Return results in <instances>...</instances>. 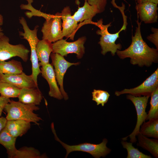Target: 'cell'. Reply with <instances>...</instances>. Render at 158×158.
<instances>
[{
	"instance_id": "8fae6325",
	"label": "cell",
	"mask_w": 158,
	"mask_h": 158,
	"mask_svg": "<svg viewBox=\"0 0 158 158\" xmlns=\"http://www.w3.org/2000/svg\"><path fill=\"white\" fill-rule=\"evenodd\" d=\"M50 57L52 63L54 66L56 80L59 85L60 90L64 99L66 100L68 98L67 93L64 90L63 87V79L64 74L67 69L72 65H77L79 62L71 63L67 61L63 56L56 53H51Z\"/></svg>"
},
{
	"instance_id": "30bf717a",
	"label": "cell",
	"mask_w": 158,
	"mask_h": 158,
	"mask_svg": "<svg viewBox=\"0 0 158 158\" xmlns=\"http://www.w3.org/2000/svg\"><path fill=\"white\" fill-rule=\"evenodd\" d=\"M158 87V68L143 82L134 88L125 89L120 91H116L115 95L118 96L125 94H129L136 97L149 96Z\"/></svg>"
},
{
	"instance_id": "ffe728a7",
	"label": "cell",
	"mask_w": 158,
	"mask_h": 158,
	"mask_svg": "<svg viewBox=\"0 0 158 158\" xmlns=\"http://www.w3.org/2000/svg\"><path fill=\"white\" fill-rule=\"evenodd\" d=\"M136 136L138 141L137 145L149 152L154 157L158 158V139L148 138L142 134L140 132Z\"/></svg>"
},
{
	"instance_id": "4316f807",
	"label": "cell",
	"mask_w": 158,
	"mask_h": 158,
	"mask_svg": "<svg viewBox=\"0 0 158 158\" xmlns=\"http://www.w3.org/2000/svg\"><path fill=\"white\" fill-rule=\"evenodd\" d=\"M150 96V109L147 114L146 120L158 118V87Z\"/></svg>"
},
{
	"instance_id": "8992f818",
	"label": "cell",
	"mask_w": 158,
	"mask_h": 158,
	"mask_svg": "<svg viewBox=\"0 0 158 158\" xmlns=\"http://www.w3.org/2000/svg\"><path fill=\"white\" fill-rule=\"evenodd\" d=\"M150 97L145 96L136 97L130 94L126 95L127 99L130 100L135 107L137 114V121L132 132L129 135L122 138V140L126 141L129 137L130 142L133 143L136 142V136L139 132L140 128L146 119L147 114L146 112V109Z\"/></svg>"
},
{
	"instance_id": "83f0119b",
	"label": "cell",
	"mask_w": 158,
	"mask_h": 158,
	"mask_svg": "<svg viewBox=\"0 0 158 158\" xmlns=\"http://www.w3.org/2000/svg\"><path fill=\"white\" fill-rule=\"evenodd\" d=\"M92 94V100L95 101L97 105L101 104L102 106L107 102L110 96L107 91L99 90H94Z\"/></svg>"
},
{
	"instance_id": "e575fe53",
	"label": "cell",
	"mask_w": 158,
	"mask_h": 158,
	"mask_svg": "<svg viewBox=\"0 0 158 158\" xmlns=\"http://www.w3.org/2000/svg\"><path fill=\"white\" fill-rule=\"evenodd\" d=\"M3 31V30L1 28H0V37L4 35V34Z\"/></svg>"
},
{
	"instance_id": "d6a6232c",
	"label": "cell",
	"mask_w": 158,
	"mask_h": 158,
	"mask_svg": "<svg viewBox=\"0 0 158 158\" xmlns=\"http://www.w3.org/2000/svg\"><path fill=\"white\" fill-rule=\"evenodd\" d=\"M137 4H140L145 2H151L158 4V0H135Z\"/></svg>"
},
{
	"instance_id": "836d02e7",
	"label": "cell",
	"mask_w": 158,
	"mask_h": 158,
	"mask_svg": "<svg viewBox=\"0 0 158 158\" xmlns=\"http://www.w3.org/2000/svg\"><path fill=\"white\" fill-rule=\"evenodd\" d=\"M4 18L2 15L0 14V28L3 24Z\"/></svg>"
},
{
	"instance_id": "f546056e",
	"label": "cell",
	"mask_w": 158,
	"mask_h": 158,
	"mask_svg": "<svg viewBox=\"0 0 158 158\" xmlns=\"http://www.w3.org/2000/svg\"><path fill=\"white\" fill-rule=\"evenodd\" d=\"M151 30L153 33L148 36L147 39L153 43L156 49H158V29L157 28H152Z\"/></svg>"
},
{
	"instance_id": "3957f363",
	"label": "cell",
	"mask_w": 158,
	"mask_h": 158,
	"mask_svg": "<svg viewBox=\"0 0 158 158\" xmlns=\"http://www.w3.org/2000/svg\"><path fill=\"white\" fill-rule=\"evenodd\" d=\"M39 108L33 104H27L19 101L10 100L4 109L7 113L6 118L8 120H23L32 122L39 125L38 123L42 119L38 115L33 112Z\"/></svg>"
},
{
	"instance_id": "52a82bcc",
	"label": "cell",
	"mask_w": 158,
	"mask_h": 158,
	"mask_svg": "<svg viewBox=\"0 0 158 158\" xmlns=\"http://www.w3.org/2000/svg\"><path fill=\"white\" fill-rule=\"evenodd\" d=\"M9 41V38L4 35L0 37V60L5 61L17 56L26 62L30 50L23 44H12Z\"/></svg>"
},
{
	"instance_id": "1f68e13d",
	"label": "cell",
	"mask_w": 158,
	"mask_h": 158,
	"mask_svg": "<svg viewBox=\"0 0 158 158\" xmlns=\"http://www.w3.org/2000/svg\"><path fill=\"white\" fill-rule=\"evenodd\" d=\"M7 120L6 118L2 117L0 118V132L5 127Z\"/></svg>"
},
{
	"instance_id": "f1b7e54d",
	"label": "cell",
	"mask_w": 158,
	"mask_h": 158,
	"mask_svg": "<svg viewBox=\"0 0 158 158\" xmlns=\"http://www.w3.org/2000/svg\"><path fill=\"white\" fill-rule=\"evenodd\" d=\"M90 5L95 7L99 13L103 12L107 3V0H86Z\"/></svg>"
},
{
	"instance_id": "5bb4252c",
	"label": "cell",
	"mask_w": 158,
	"mask_h": 158,
	"mask_svg": "<svg viewBox=\"0 0 158 158\" xmlns=\"http://www.w3.org/2000/svg\"><path fill=\"white\" fill-rule=\"evenodd\" d=\"M61 13V20L63 21L62 24V36L73 40L75 34L79 28L78 23L71 15V8L69 6L65 7Z\"/></svg>"
},
{
	"instance_id": "4dcf8cb0",
	"label": "cell",
	"mask_w": 158,
	"mask_h": 158,
	"mask_svg": "<svg viewBox=\"0 0 158 158\" xmlns=\"http://www.w3.org/2000/svg\"><path fill=\"white\" fill-rule=\"evenodd\" d=\"M10 101L8 98L1 96H0V117L1 116L2 112L6 105Z\"/></svg>"
},
{
	"instance_id": "7a4b0ae2",
	"label": "cell",
	"mask_w": 158,
	"mask_h": 158,
	"mask_svg": "<svg viewBox=\"0 0 158 158\" xmlns=\"http://www.w3.org/2000/svg\"><path fill=\"white\" fill-rule=\"evenodd\" d=\"M113 6L118 8L120 11L122 16L123 20V26L120 30L114 34L109 33L108 31V28L111 26V23L107 25L103 24V20L101 19L95 22L94 24L97 26L99 29L96 31V33L101 36L100 41L98 43L101 46L102 49L101 53L105 55L107 52H110L113 56L115 55L117 50H120L122 46L120 44H116L115 42L119 37L120 32L123 30H125L128 25L127 16L125 15L124 10L125 9V4L122 3V6H119L117 5L116 3H114Z\"/></svg>"
},
{
	"instance_id": "484cf974",
	"label": "cell",
	"mask_w": 158,
	"mask_h": 158,
	"mask_svg": "<svg viewBox=\"0 0 158 158\" xmlns=\"http://www.w3.org/2000/svg\"><path fill=\"white\" fill-rule=\"evenodd\" d=\"M121 143L126 149L128 154L126 158H152L151 156L144 154L133 145V143L122 140Z\"/></svg>"
},
{
	"instance_id": "2e32d148",
	"label": "cell",
	"mask_w": 158,
	"mask_h": 158,
	"mask_svg": "<svg viewBox=\"0 0 158 158\" xmlns=\"http://www.w3.org/2000/svg\"><path fill=\"white\" fill-rule=\"evenodd\" d=\"M98 13L99 11L95 7L90 5L86 0H85L83 6L79 7L72 16L77 23L85 20L87 21V23L94 24V22L92 21V19Z\"/></svg>"
},
{
	"instance_id": "277c9868",
	"label": "cell",
	"mask_w": 158,
	"mask_h": 158,
	"mask_svg": "<svg viewBox=\"0 0 158 158\" xmlns=\"http://www.w3.org/2000/svg\"><path fill=\"white\" fill-rule=\"evenodd\" d=\"M19 21L23 27L24 32L19 31V35L23 37L22 39H25L28 41L30 46V61L32 66V73L31 75L35 84L38 86L37 77L41 73L40 66L36 52V45L40 40L37 36V32L39 26L37 25L35 26L33 30H31L29 28L24 17H21L19 19Z\"/></svg>"
},
{
	"instance_id": "9c48e42d",
	"label": "cell",
	"mask_w": 158,
	"mask_h": 158,
	"mask_svg": "<svg viewBox=\"0 0 158 158\" xmlns=\"http://www.w3.org/2000/svg\"><path fill=\"white\" fill-rule=\"evenodd\" d=\"M61 20V13L59 12L46 20L41 30L42 39L52 43L62 39Z\"/></svg>"
},
{
	"instance_id": "d4e9b609",
	"label": "cell",
	"mask_w": 158,
	"mask_h": 158,
	"mask_svg": "<svg viewBox=\"0 0 158 158\" xmlns=\"http://www.w3.org/2000/svg\"><path fill=\"white\" fill-rule=\"evenodd\" d=\"M41 155L37 150L32 147H23L17 150L13 158H39L45 157Z\"/></svg>"
},
{
	"instance_id": "9a60e30c",
	"label": "cell",
	"mask_w": 158,
	"mask_h": 158,
	"mask_svg": "<svg viewBox=\"0 0 158 158\" xmlns=\"http://www.w3.org/2000/svg\"><path fill=\"white\" fill-rule=\"evenodd\" d=\"M40 70L42 76L49 85V95L59 100L63 99V97L57 83L55 73L52 65L49 63L42 66Z\"/></svg>"
},
{
	"instance_id": "5b68a950",
	"label": "cell",
	"mask_w": 158,
	"mask_h": 158,
	"mask_svg": "<svg viewBox=\"0 0 158 158\" xmlns=\"http://www.w3.org/2000/svg\"><path fill=\"white\" fill-rule=\"evenodd\" d=\"M51 128L54 135L55 140L59 142L66 150V153L65 157V158L67 157L70 153L75 151L89 153L95 158H99L101 157H105L110 153L111 151V150L107 146L108 140L106 138L103 139L102 142L97 144L85 142L77 145H70L62 142L58 137L53 122L51 124Z\"/></svg>"
},
{
	"instance_id": "ba28073f",
	"label": "cell",
	"mask_w": 158,
	"mask_h": 158,
	"mask_svg": "<svg viewBox=\"0 0 158 158\" xmlns=\"http://www.w3.org/2000/svg\"><path fill=\"white\" fill-rule=\"evenodd\" d=\"M86 37L83 36L72 42H68L63 39L52 43L53 53L59 54L64 56L70 53L76 54L78 58L80 59L83 56L85 52L84 44Z\"/></svg>"
},
{
	"instance_id": "e0dca14e",
	"label": "cell",
	"mask_w": 158,
	"mask_h": 158,
	"mask_svg": "<svg viewBox=\"0 0 158 158\" xmlns=\"http://www.w3.org/2000/svg\"><path fill=\"white\" fill-rule=\"evenodd\" d=\"M18 101L27 104L40 105L42 99V93L38 88L21 89L18 97Z\"/></svg>"
},
{
	"instance_id": "7402d4cb",
	"label": "cell",
	"mask_w": 158,
	"mask_h": 158,
	"mask_svg": "<svg viewBox=\"0 0 158 158\" xmlns=\"http://www.w3.org/2000/svg\"><path fill=\"white\" fill-rule=\"evenodd\" d=\"M23 68L21 62L12 59L8 61L0 60V74H16L23 72Z\"/></svg>"
},
{
	"instance_id": "603a6c76",
	"label": "cell",
	"mask_w": 158,
	"mask_h": 158,
	"mask_svg": "<svg viewBox=\"0 0 158 158\" xmlns=\"http://www.w3.org/2000/svg\"><path fill=\"white\" fill-rule=\"evenodd\" d=\"M140 127L139 132L142 134L147 137L158 139V118L144 122Z\"/></svg>"
},
{
	"instance_id": "4fadbf2b",
	"label": "cell",
	"mask_w": 158,
	"mask_h": 158,
	"mask_svg": "<svg viewBox=\"0 0 158 158\" xmlns=\"http://www.w3.org/2000/svg\"><path fill=\"white\" fill-rule=\"evenodd\" d=\"M135 9L141 22L145 23H156L158 19L157 4L151 2L136 4Z\"/></svg>"
},
{
	"instance_id": "6da1fadb",
	"label": "cell",
	"mask_w": 158,
	"mask_h": 158,
	"mask_svg": "<svg viewBox=\"0 0 158 158\" xmlns=\"http://www.w3.org/2000/svg\"><path fill=\"white\" fill-rule=\"evenodd\" d=\"M138 19L136 21L138 26L136 27L134 36L132 37L131 44L124 50H117L116 53L121 59L130 58V63L133 65L149 67L153 63L157 62L158 49L150 48L143 40L140 30L142 22H139Z\"/></svg>"
},
{
	"instance_id": "d6986e66",
	"label": "cell",
	"mask_w": 158,
	"mask_h": 158,
	"mask_svg": "<svg viewBox=\"0 0 158 158\" xmlns=\"http://www.w3.org/2000/svg\"><path fill=\"white\" fill-rule=\"evenodd\" d=\"M52 43L42 39L37 43L36 47V54L40 66H43L49 63V58L52 52Z\"/></svg>"
},
{
	"instance_id": "cb8c5ba5",
	"label": "cell",
	"mask_w": 158,
	"mask_h": 158,
	"mask_svg": "<svg viewBox=\"0 0 158 158\" xmlns=\"http://www.w3.org/2000/svg\"><path fill=\"white\" fill-rule=\"evenodd\" d=\"M21 89L7 82L0 81L1 96L7 98L18 97Z\"/></svg>"
},
{
	"instance_id": "7c38bea8",
	"label": "cell",
	"mask_w": 158,
	"mask_h": 158,
	"mask_svg": "<svg viewBox=\"0 0 158 158\" xmlns=\"http://www.w3.org/2000/svg\"><path fill=\"white\" fill-rule=\"evenodd\" d=\"M0 81L10 83L20 89L38 87L32 75H27L23 72L16 74H0Z\"/></svg>"
},
{
	"instance_id": "ac0fdd59",
	"label": "cell",
	"mask_w": 158,
	"mask_h": 158,
	"mask_svg": "<svg viewBox=\"0 0 158 158\" xmlns=\"http://www.w3.org/2000/svg\"><path fill=\"white\" fill-rule=\"evenodd\" d=\"M30 127V122L23 120H8L5 127L11 135L16 138L25 134Z\"/></svg>"
},
{
	"instance_id": "44dd1931",
	"label": "cell",
	"mask_w": 158,
	"mask_h": 158,
	"mask_svg": "<svg viewBox=\"0 0 158 158\" xmlns=\"http://www.w3.org/2000/svg\"><path fill=\"white\" fill-rule=\"evenodd\" d=\"M16 138L11 135L5 127L0 132V144L6 150L8 158H13L17 150L15 146Z\"/></svg>"
}]
</instances>
